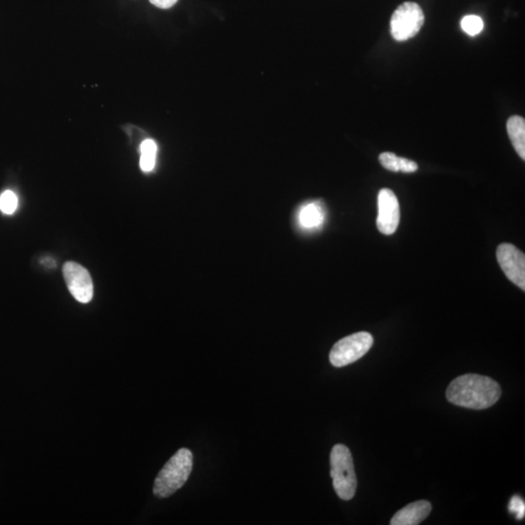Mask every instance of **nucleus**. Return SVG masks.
<instances>
[{"label":"nucleus","instance_id":"f8f14e48","mask_svg":"<svg viewBox=\"0 0 525 525\" xmlns=\"http://www.w3.org/2000/svg\"><path fill=\"white\" fill-rule=\"evenodd\" d=\"M157 144L154 140H146L140 145V168L144 173H150L155 168Z\"/></svg>","mask_w":525,"mask_h":525},{"label":"nucleus","instance_id":"0eeeda50","mask_svg":"<svg viewBox=\"0 0 525 525\" xmlns=\"http://www.w3.org/2000/svg\"><path fill=\"white\" fill-rule=\"evenodd\" d=\"M63 277L68 290L79 303H88L94 296V285L88 270L75 262H67L63 266Z\"/></svg>","mask_w":525,"mask_h":525},{"label":"nucleus","instance_id":"9b49d317","mask_svg":"<svg viewBox=\"0 0 525 525\" xmlns=\"http://www.w3.org/2000/svg\"><path fill=\"white\" fill-rule=\"evenodd\" d=\"M507 131L511 142L522 160H525V121L524 118L512 116L508 120Z\"/></svg>","mask_w":525,"mask_h":525},{"label":"nucleus","instance_id":"dca6fc26","mask_svg":"<svg viewBox=\"0 0 525 525\" xmlns=\"http://www.w3.org/2000/svg\"><path fill=\"white\" fill-rule=\"evenodd\" d=\"M508 511L511 514L515 515V519H522L525 514V504L519 496H514L508 503Z\"/></svg>","mask_w":525,"mask_h":525},{"label":"nucleus","instance_id":"423d86ee","mask_svg":"<svg viewBox=\"0 0 525 525\" xmlns=\"http://www.w3.org/2000/svg\"><path fill=\"white\" fill-rule=\"evenodd\" d=\"M496 257L501 268L513 283L525 290V256L524 252L511 244L497 247Z\"/></svg>","mask_w":525,"mask_h":525},{"label":"nucleus","instance_id":"4468645a","mask_svg":"<svg viewBox=\"0 0 525 525\" xmlns=\"http://www.w3.org/2000/svg\"><path fill=\"white\" fill-rule=\"evenodd\" d=\"M18 207V197L12 191H6L0 196V211L11 215L15 213Z\"/></svg>","mask_w":525,"mask_h":525},{"label":"nucleus","instance_id":"2eb2a0df","mask_svg":"<svg viewBox=\"0 0 525 525\" xmlns=\"http://www.w3.org/2000/svg\"><path fill=\"white\" fill-rule=\"evenodd\" d=\"M378 159H380V162L383 168L390 171H394V173L399 171V157L396 156L394 153H381Z\"/></svg>","mask_w":525,"mask_h":525},{"label":"nucleus","instance_id":"39448f33","mask_svg":"<svg viewBox=\"0 0 525 525\" xmlns=\"http://www.w3.org/2000/svg\"><path fill=\"white\" fill-rule=\"evenodd\" d=\"M425 13L416 2H404L393 13L390 28L393 39L403 42L413 39L425 25Z\"/></svg>","mask_w":525,"mask_h":525},{"label":"nucleus","instance_id":"7ed1b4c3","mask_svg":"<svg viewBox=\"0 0 525 525\" xmlns=\"http://www.w3.org/2000/svg\"><path fill=\"white\" fill-rule=\"evenodd\" d=\"M330 463L336 493L343 500H352L356 493L357 479L352 453L348 447L345 444H336L332 449Z\"/></svg>","mask_w":525,"mask_h":525},{"label":"nucleus","instance_id":"6e6552de","mask_svg":"<svg viewBox=\"0 0 525 525\" xmlns=\"http://www.w3.org/2000/svg\"><path fill=\"white\" fill-rule=\"evenodd\" d=\"M378 215L376 226L381 234H394L400 222V206L392 190L381 189L378 194Z\"/></svg>","mask_w":525,"mask_h":525},{"label":"nucleus","instance_id":"f257e3e1","mask_svg":"<svg viewBox=\"0 0 525 525\" xmlns=\"http://www.w3.org/2000/svg\"><path fill=\"white\" fill-rule=\"evenodd\" d=\"M447 399L456 406L473 409L491 408L501 396L500 385L489 376L466 374L451 381Z\"/></svg>","mask_w":525,"mask_h":525},{"label":"nucleus","instance_id":"f3484780","mask_svg":"<svg viewBox=\"0 0 525 525\" xmlns=\"http://www.w3.org/2000/svg\"><path fill=\"white\" fill-rule=\"evenodd\" d=\"M418 169V164L411 160L399 157V171L405 173H416Z\"/></svg>","mask_w":525,"mask_h":525},{"label":"nucleus","instance_id":"f03ea898","mask_svg":"<svg viewBox=\"0 0 525 525\" xmlns=\"http://www.w3.org/2000/svg\"><path fill=\"white\" fill-rule=\"evenodd\" d=\"M193 470V453L188 449H179L160 471L153 492L159 498H167L184 486Z\"/></svg>","mask_w":525,"mask_h":525},{"label":"nucleus","instance_id":"a211bd4d","mask_svg":"<svg viewBox=\"0 0 525 525\" xmlns=\"http://www.w3.org/2000/svg\"><path fill=\"white\" fill-rule=\"evenodd\" d=\"M149 1L158 8L169 9L173 7L178 0H149Z\"/></svg>","mask_w":525,"mask_h":525},{"label":"nucleus","instance_id":"20e7f679","mask_svg":"<svg viewBox=\"0 0 525 525\" xmlns=\"http://www.w3.org/2000/svg\"><path fill=\"white\" fill-rule=\"evenodd\" d=\"M373 345L371 334L367 332L352 334L335 343L330 352V362L336 368L347 366L363 357Z\"/></svg>","mask_w":525,"mask_h":525},{"label":"nucleus","instance_id":"1a4fd4ad","mask_svg":"<svg viewBox=\"0 0 525 525\" xmlns=\"http://www.w3.org/2000/svg\"><path fill=\"white\" fill-rule=\"evenodd\" d=\"M432 506L426 500L416 501L398 511L392 517V525H418L429 515Z\"/></svg>","mask_w":525,"mask_h":525},{"label":"nucleus","instance_id":"ddd939ff","mask_svg":"<svg viewBox=\"0 0 525 525\" xmlns=\"http://www.w3.org/2000/svg\"><path fill=\"white\" fill-rule=\"evenodd\" d=\"M461 28L466 34L471 35V36H475L484 30V21L479 16H465L461 21Z\"/></svg>","mask_w":525,"mask_h":525},{"label":"nucleus","instance_id":"9d476101","mask_svg":"<svg viewBox=\"0 0 525 525\" xmlns=\"http://www.w3.org/2000/svg\"><path fill=\"white\" fill-rule=\"evenodd\" d=\"M298 219L303 229H317L324 222L323 206L317 202H308L301 208Z\"/></svg>","mask_w":525,"mask_h":525}]
</instances>
